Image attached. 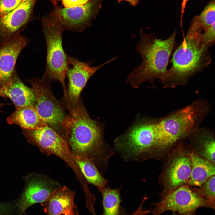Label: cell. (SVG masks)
I'll return each mask as SVG.
<instances>
[{"instance_id": "6da1fadb", "label": "cell", "mask_w": 215, "mask_h": 215, "mask_svg": "<svg viewBox=\"0 0 215 215\" xmlns=\"http://www.w3.org/2000/svg\"><path fill=\"white\" fill-rule=\"evenodd\" d=\"M62 125L65 133L64 137L72 152L87 156L104 174L114 150L105 142L102 130L90 117L79 100L65 117Z\"/></svg>"}, {"instance_id": "7a4b0ae2", "label": "cell", "mask_w": 215, "mask_h": 215, "mask_svg": "<svg viewBox=\"0 0 215 215\" xmlns=\"http://www.w3.org/2000/svg\"><path fill=\"white\" fill-rule=\"evenodd\" d=\"M202 31L189 27L182 42L173 54L172 66L161 81L165 88L184 85L191 76L210 64L208 48L201 38Z\"/></svg>"}, {"instance_id": "3957f363", "label": "cell", "mask_w": 215, "mask_h": 215, "mask_svg": "<svg viewBox=\"0 0 215 215\" xmlns=\"http://www.w3.org/2000/svg\"><path fill=\"white\" fill-rule=\"evenodd\" d=\"M140 39L136 50L142 61L128 75L127 81L137 87L145 82L153 83L159 79L161 81L167 70L170 56L174 47L176 31L165 39H158L152 33H146L141 28Z\"/></svg>"}, {"instance_id": "277c9868", "label": "cell", "mask_w": 215, "mask_h": 215, "mask_svg": "<svg viewBox=\"0 0 215 215\" xmlns=\"http://www.w3.org/2000/svg\"><path fill=\"white\" fill-rule=\"evenodd\" d=\"M209 110L208 103L198 100L157 121L156 148L167 147L193 133Z\"/></svg>"}, {"instance_id": "5b68a950", "label": "cell", "mask_w": 215, "mask_h": 215, "mask_svg": "<svg viewBox=\"0 0 215 215\" xmlns=\"http://www.w3.org/2000/svg\"><path fill=\"white\" fill-rule=\"evenodd\" d=\"M43 31L47 46L46 68L42 79L50 82L58 80L66 92L65 79L68 66V55L62 46V34L64 30L54 15L50 12L42 19Z\"/></svg>"}, {"instance_id": "8992f818", "label": "cell", "mask_w": 215, "mask_h": 215, "mask_svg": "<svg viewBox=\"0 0 215 215\" xmlns=\"http://www.w3.org/2000/svg\"><path fill=\"white\" fill-rule=\"evenodd\" d=\"M157 122L142 119L136 122L114 140V150L125 161L145 160L156 148Z\"/></svg>"}, {"instance_id": "52a82bcc", "label": "cell", "mask_w": 215, "mask_h": 215, "mask_svg": "<svg viewBox=\"0 0 215 215\" xmlns=\"http://www.w3.org/2000/svg\"><path fill=\"white\" fill-rule=\"evenodd\" d=\"M150 210L153 215H160L166 211H171L179 215H197L196 211L200 207L215 209L214 204L204 199L196 190L184 185L162 197L154 204Z\"/></svg>"}, {"instance_id": "ba28073f", "label": "cell", "mask_w": 215, "mask_h": 215, "mask_svg": "<svg viewBox=\"0 0 215 215\" xmlns=\"http://www.w3.org/2000/svg\"><path fill=\"white\" fill-rule=\"evenodd\" d=\"M34 92V107L47 125L56 132L64 130L63 121L66 116L64 110L56 99L50 88V82L42 79L28 80Z\"/></svg>"}, {"instance_id": "9c48e42d", "label": "cell", "mask_w": 215, "mask_h": 215, "mask_svg": "<svg viewBox=\"0 0 215 215\" xmlns=\"http://www.w3.org/2000/svg\"><path fill=\"white\" fill-rule=\"evenodd\" d=\"M22 130L28 141L37 146L43 153L55 155L74 168H78L65 138L48 125L35 129H22Z\"/></svg>"}, {"instance_id": "30bf717a", "label": "cell", "mask_w": 215, "mask_h": 215, "mask_svg": "<svg viewBox=\"0 0 215 215\" xmlns=\"http://www.w3.org/2000/svg\"><path fill=\"white\" fill-rule=\"evenodd\" d=\"M116 58L115 57L101 65L92 67V61L82 62L68 55V66L66 75L69 83L64 96L70 111L77 105L81 92L91 77L99 69Z\"/></svg>"}, {"instance_id": "8fae6325", "label": "cell", "mask_w": 215, "mask_h": 215, "mask_svg": "<svg viewBox=\"0 0 215 215\" xmlns=\"http://www.w3.org/2000/svg\"><path fill=\"white\" fill-rule=\"evenodd\" d=\"M101 0H89L86 3L70 8L54 7L51 12L64 30L80 32L91 26L101 5Z\"/></svg>"}, {"instance_id": "7c38bea8", "label": "cell", "mask_w": 215, "mask_h": 215, "mask_svg": "<svg viewBox=\"0 0 215 215\" xmlns=\"http://www.w3.org/2000/svg\"><path fill=\"white\" fill-rule=\"evenodd\" d=\"M37 0H24L16 9L0 16V44L19 33L33 19Z\"/></svg>"}, {"instance_id": "4fadbf2b", "label": "cell", "mask_w": 215, "mask_h": 215, "mask_svg": "<svg viewBox=\"0 0 215 215\" xmlns=\"http://www.w3.org/2000/svg\"><path fill=\"white\" fill-rule=\"evenodd\" d=\"M60 186L57 182L45 176L33 175L28 179L17 203L19 215H22L33 205L44 202L53 191Z\"/></svg>"}, {"instance_id": "5bb4252c", "label": "cell", "mask_w": 215, "mask_h": 215, "mask_svg": "<svg viewBox=\"0 0 215 215\" xmlns=\"http://www.w3.org/2000/svg\"><path fill=\"white\" fill-rule=\"evenodd\" d=\"M27 42V39L19 33L1 44L0 47V88L10 82L17 59Z\"/></svg>"}, {"instance_id": "9a60e30c", "label": "cell", "mask_w": 215, "mask_h": 215, "mask_svg": "<svg viewBox=\"0 0 215 215\" xmlns=\"http://www.w3.org/2000/svg\"><path fill=\"white\" fill-rule=\"evenodd\" d=\"M191 166L190 156L183 153L178 154L173 157L165 171L162 197L188 183Z\"/></svg>"}, {"instance_id": "2e32d148", "label": "cell", "mask_w": 215, "mask_h": 215, "mask_svg": "<svg viewBox=\"0 0 215 215\" xmlns=\"http://www.w3.org/2000/svg\"><path fill=\"white\" fill-rule=\"evenodd\" d=\"M76 192L68 187L60 186L41 203L46 215H73Z\"/></svg>"}, {"instance_id": "e0dca14e", "label": "cell", "mask_w": 215, "mask_h": 215, "mask_svg": "<svg viewBox=\"0 0 215 215\" xmlns=\"http://www.w3.org/2000/svg\"><path fill=\"white\" fill-rule=\"evenodd\" d=\"M9 98L15 107L28 105L34 106L35 98L32 88L27 86L21 80L14 70L10 82L0 88V97Z\"/></svg>"}, {"instance_id": "ac0fdd59", "label": "cell", "mask_w": 215, "mask_h": 215, "mask_svg": "<svg viewBox=\"0 0 215 215\" xmlns=\"http://www.w3.org/2000/svg\"><path fill=\"white\" fill-rule=\"evenodd\" d=\"M15 107L14 111L7 119L9 124L17 125L25 129H36L47 125L34 106Z\"/></svg>"}, {"instance_id": "d6986e66", "label": "cell", "mask_w": 215, "mask_h": 215, "mask_svg": "<svg viewBox=\"0 0 215 215\" xmlns=\"http://www.w3.org/2000/svg\"><path fill=\"white\" fill-rule=\"evenodd\" d=\"M189 156L192 166L188 183L191 186L201 187L209 178L215 175V163L194 153Z\"/></svg>"}, {"instance_id": "ffe728a7", "label": "cell", "mask_w": 215, "mask_h": 215, "mask_svg": "<svg viewBox=\"0 0 215 215\" xmlns=\"http://www.w3.org/2000/svg\"><path fill=\"white\" fill-rule=\"evenodd\" d=\"M73 159L86 180L99 191L108 186L109 181L103 176L93 161L87 156L72 152Z\"/></svg>"}, {"instance_id": "44dd1931", "label": "cell", "mask_w": 215, "mask_h": 215, "mask_svg": "<svg viewBox=\"0 0 215 215\" xmlns=\"http://www.w3.org/2000/svg\"><path fill=\"white\" fill-rule=\"evenodd\" d=\"M121 188L111 189L109 186L100 191L102 197V215H120Z\"/></svg>"}, {"instance_id": "7402d4cb", "label": "cell", "mask_w": 215, "mask_h": 215, "mask_svg": "<svg viewBox=\"0 0 215 215\" xmlns=\"http://www.w3.org/2000/svg\"><path fill=\"white\" fill-rule=\"evenodd\" d=\"M195 132L199 146V156L215 163V143L214 135L205 129H197Z\"/></svg>"}, {"instance_id": "603a6c76", "label": "cell", "mask_w": 215, "mask_h": 215, "mask_svg": "<svg viewBox=\"0 0 215 215\" xmlns=\"http://www.w3.org/2000/svg\"><path fill=\"white\" fill-rule=\"evenodd\" d=\"M215 0H211L201 13L192 19L189 27L203 31L215 23Z\"/></svg>"}, {"instance_id": "cb8c5ba5", "label": "cell", "mask_w": 215, "mask_h": 215, "mask_svg": "<svg viewBox=\"0 0 215 215\" xmlns=\"http://www.w3.org/2000/svg\"><path fill=\"white\" fill-rule=\"evenodd\" d=\"M200 189L196 191L205 200L215 204V175L209 178L201 187Z\"/></svg>"}, {"instance_id": "d4e9b609", "label": "cell", "mask_w": 215, "mask_h": 215, "mask_svg": "<svg viewBox=\"0 0 215 215\" xmlns=\"http://www.w3.org/2000/svg\"><path fill=\"white\" fill-rule=\"evenodd\" d=\"M24 0H0V16L5 15L17 8Z\"/></svg>"}, {"instance_id": "484cf974", "label": "cell", "mask_w": 215, "mask_h": 215, "mask_svg": "<svg viewBox=\"0 0 215 215\" xmlns=\"http://www.w3.org/2000/svg\"><path fill=\"white\" fill-rule=\"evenodd\" d=\"M215 24V23L209 28L203 31L201 34L202 41L210 47L214 43Z\"/></svg>"}, {"instance_id": "4316f807", "label": "cell", "mask_w": 215, "mask_h": 215, "mask_svg": "<svg viewBox=\"0 0 215 215\" xmlns=\"http://www.w3.org/2000/svg\"><path fill=\"white\" fill-rule=\"evenodd\" d=\"M89 0H62L64 7L70 8L83 5Z\"/></svg>"}, {"instance_id": "83f0119b", "label": "cell", "mask_w": 215, "mask_h": 215, "mask_svg": "<svg viewBox=\"0 0 215 215\" xmlns=\"http://www.w3.org/2000/svg\"><path fill=\"white\" fill-rule=\"evenodd\" d=\"M189 0H182V3L181 4V19L180 25L182 26L183 22V14L185 12V9L186 7L187 2Z\"/></svg>"}, {"instance_id": "f1b7e54d", "label": "cell", "mask_w": 215, "mask_h": 215, "mask_svg": "<svg viewBox=\"0 0 215 215\" xmlns=\"http://www.w3.org/2000/svg\"><path fill=\"white\" fill-rule=\"evenodd\" d=\"M8 208L5 204L0 203V215H5L8 211Z\"/></svg>"}, {"instance_id": "f546056e", "label": "cell", "mask_w": 215, "mask_h": 215, "mask_svg": "<svg viewBox=\"0 0 215 215\" xmlns=\"http://www.w3.org/2000/svg\"><path fill=\"white\" fill-rule=\"evenodd\" d=\"M119 1H125L129 2L132 5H136L139 3V0H117Z\"/></svg>"}, {"instance_id": "4dcf8cb0", "label": "cell", "mask_w": 215, "mask_h": 215, "mask_svg": "<svg viewBox=\"0 0 215 215\" xmlns=\"http://www.w3.org/2000/svg\"><path fill=\"white\" fill-rule=\"evenodd\" d=\"M54 6V7H58L57 0H48Z\"/></svg>"}, {"instance_id": "1f68e13d", "label": "cell", "mask_w": 215, "mask_h": 215, "mask_svg": "<svg viewBox=\"0 0 215 215\" xmlns=\"http://www.w3.org/2000/svg\"><path fill=\"white\" fill-rule=\"evenodd\" d=\"M73 215H79L78 208L76 205L74 208Z\"/></svg>"}, {"instance_id": "d6a6232c", "label": "cell", "mask_w": 215, "mask_h": 215, "mask_svg": "<svg viewBox=\"0 0 215 215\" xmlns=\"http://www.w3.org/2000/svg\"><path fill=\"white\" fill-rule=\"evenodd\" d=\"M7 104V103H0V108L2 107L3 106L6 105Z\"/></svg>"}, {"instance_id": "836d02e7", "label": "cell", "mask_w": 215, "mask_h": 215, "mask_svg": "<svg viewBox=\"0 0 215 215\" xmlns=\"http://www.w3.org/2000/svg\"><path fill=\"white\" fill-rule=\"evenodd\" d=\"M171 215H178V214L176 212H173Z\"/></svg>"}, {"instance_id": "e575fe53", "label": "cell", "mask_w": 215, "mask_h": 215, "mask_svg": "<svg viewBox=\"0 0 215 215\" xmlns=\"http://www.w3.org/2000/svg\"><path fill=\"white\" fill-rule=\"evenodd\" d=\"M153 215L152 214V215Z\"/></svg>"}, {"instance_id": "d590c367", "label": "cell", "mask_w": 215, "mask_h": 215, "mask_svg": "<svg viewBox=\"0 0 215 215\" xmlns=\"http://www.w3.org/2000/svg\"></svg>"}]
</instances>
